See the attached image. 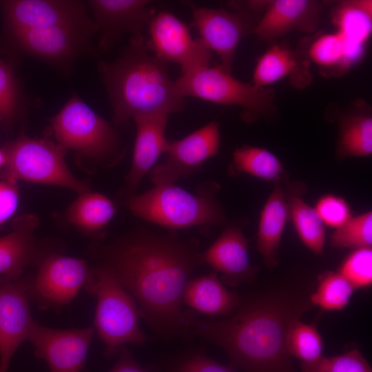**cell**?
<instances>
[{"mask_svg":"<svg viewBox=\"0 0 372 372\" xmlns=\"http://www.w3.org/2000/svg\"><path fill=\"white\" fill-rule=\"evenodd\" d=\"M196 243L174 231L138 229L97 251L107 267L133 296L142 318L160 337L190 331L192 319L183 308V294L194 269L203 263Z\"/></svg>","mask_w":372,"mask_h":372,"instance_id":"cell-1","label":"cell"},{"mask_svg":"<svg viewBox=\"0 0 372 372\" xmlns=\"http://www.w3.org/2000/svg\"><path fill=\"white\" fill-rule=\"evenodd\" d=\"M307 307H289L275 298L248 302L218 320L192 318L190 331L223 349L230 366L245 372H293L285 344L291 321Z\"/></svg>","mask_w":372,"mask_h":372,"instance_id":"cell-2","label":"cell"},{"mask_svg":"<svg viewBox=\"0 0 372 372\" xmlns=\"http://www.w3.org/2000/svg\"><path fill=\"white\" fill-rule=\"evenodd\" d=\"M99 71L116 125H126L139 115L170 114L184 107V97L169 74L167 63L148 49L143 35L131 37L119 56L101 62Z\"/></svg>","mask_w":372,"mask_h":372,"instance_id":"cell-3","label":"cell"},{"mask_svg":"<svg viewBox=\"0 0 372 372\" xmlns=\"http://www.w3.org/2000/svg\"><path fill=\"white\" fill-rule=\"evenodd\" d=\"M153 184L149 190L127 200V206L134 216L172 231L226 223V214L216 197L220 186L215 182L203 183L194 193L176 183Z\"/></svg>","mask_w":372,"mask_h":372,"instance_id":"cell-4","label":"cell"},{"mask_svg":"<svg viewBox=\"0 0 372 372\" xmlns=\"http://www.w3.org/2000/svg\"><path fill=\"white\" fill-rule=\"evenodd\" d=\"M85 290L96 299L94 329L104 344L106 358L116 355L126 344L146 342L134 298L107 267L99 265L93 268L92 280Z\"/></svg>","mask_w":372,"mask_h":372,"instance_id":"cell-5","label":"cell"},{"mask_svg":"<svg viewBox=\"0 0 372 372\" xmlns=\"http://www.w3.org/2000/svg\"><path fill=\"white\" fill-rule=\"evenodd\" d=\"M51 126L59 145L87 159L112 165L124 154L112 125L76 94L52 118Z\"/></svg>","mask_w":372,"mask_h":372,"instance_id":"cell-6","label":"cell"},{"mask_svg":"<svg viewBox=\"0 0 372 372\" xmlns=\"http://www.w3.org/2000/svg\"><path fill=\"white\" fill-rule=\"evenodd\" d=\"M175 82L184 98L192 96L217 104L240 106L242 118L249 123L261 116H271L276 110L273 88L242 82L220 65L201 67L182 74Z\"/></svg>","mask_w":372,"mask_h":372,"instance_id":"cell-7","label":"cell"},{"mask_svg":"<svg viewBox=\"0 0 372 372\" xmlns=\"http://www.w3.org/2000/svg\"><path fill=\"white\" fill-rule=\"evenodd\" d=\"M3 150L6 161L1 179L59 186L79 194L90 191L70 170L65 161L66 149L58 143L23 135Z\"/></svg>","mask_w":372,"mask_h":372,"instance_id":"cell-8","label":"cell"},{"mask_svg":"<svg viewBox=\"0 0 372 372\" xmlns=\"http://www.w3.org/2000/svg\"><path fill=\"white\" fill-rule=\"evenodd\" d=\"M96 33L99 28L93 20L87 23L30 28L11 34L24 53L68 71L82 55H96L91 43Z\"/></svg>","mask_w":372,"mask_h":372,"instance_id":"cell-9","label":"cell"},{"mask_svg":"<svg viewBox=\"0 0 372 372\" xmlns=\"http://www.w3.org/2000/svg\"><path fill=\"white\" fill-rule=\"evenodd\" d=\"M93 268L82 259L52 254L41 262L29 282V298L41 309L59 308L69 304L87 287Z\"/></svg>","mask_w":372,"mask_h":372,"instance_id":"cell-10","label":"cell"},{"mask_svg":"<svg viewBox=\"0 0 372 372\" xmlns=\"http://www.w3.org/2000/svg\"><path fill=\"white\" fill-rule=\"evenodd\" d=\"M147 30L148 49L167 63L178 64L182 74L210 65L212 52L199 37L193 39L189 27L174 14L155 12Z\"/></svg>","mask_w":372,"mask_h":372,"instance_id":"cell-11","label":"cell"},{"mask_svg":"<svg viewBox=\"0 0 372 372\" xmlns=\"http://www.w3.org/2000/svg\"><path fill=\"white\" fill-rule=\"evenodd\" d=\"M192 11L191 25L196 28L199 38L220 58V66L231 73L238 44L242 37L253 32L257 22L253 20L254 12L247 10H227L189 5Z\"/></svg>","mask_w":372,"mask_h":372,"instance_id":"cell-12","label":"cell"},{"mask_svg":"<svg viewBox=\"0 0 372 372\" xmlns=\"http://www.w3.org/2000/svg\"><path fill=\"white\" fill-rule=\"evenodd\" d=\"M94 333L93 327L57 329L34 320L28 335L34 354L50 372H81Z\"/></svg>","mask_w":372,"mask_h":372,"instance_id":"cell-13","label":"cell"},{"mask_svg":"<svg viewBox=\"0 0 372 372\" xmlns=\"http://www.w3.org/2000/svg\"><path fill=\"white\" fill-rule=\"evenodd\" d=\"M220 146L219 123L216 121L181 139L169 141L164 163L156 165L150 172L152 183H176L180 177L191 176L218 152Z\"/></svg>","mask_w":372,"mask_h":372,"instance_id":"cell-14","label":"cell"},{"mask_svg":"<svg viewBox=\"0 0 372 372\" xmlns=\"http://www.w3.org/2000/svg\"><path fill=\"white\" fill-rule=\"evenodd\" d=\"M28 279L0 277V368L8 372L34 322L29 307Z\"/></svg>","mask_w":372,"mask_h":372,"instance_id":"cell-15","label":"cell"},{"mask_svg":"<svg viewBox=\"0 0 372 372\" xmlns=\"http://www.w3.org/2000/svg\"><path fill=\"white\" fill-rule=\"evenodd\" d=\"M94 21L99 28V49L110 51L126 34L141 36L155 13L152 1L92 0Z\"/></svg>","mask_w":372,"mask_h":372,"instance_id":"cell-16","label":"cell"},{"mask_svg":"<svg viewBox=\"0 0 372 372\" xmlns=\"http://www.w3.org/2000/svg\"><path fill=\"white\" fill-rule=\"evenodd\" d=\"M10 32L34 28L92 21L80 1L12 0L3 1Z\"/></svg>","mask_w":372,"mask_h":372,"instance_id":"cell-17","label":"cell"},{"mask_svg":"<svg viewBox=\"0 0 372 372\" xmlns=\"http://www.w3.org/2000/svg\"><path fill=\"white\" fill-rule=\"evenodd\" d=\"M327 1L273 0L265 2V12L253 32L262 41L273 42L293 31L313 32Z\"/></svg>","mask_w":372,"mask_h":372,"instance_id":"cell-18","label":"cell"},{"mask_svg":"<svg viewBox=\"0 0 372 372\" xmlns=\"http://www.w3.org/2000/svg\"><path fill=\"white\" fill-rule=\"evenodd\" d=\"M169 114L163 112L139 115L133 118L136 125L132 165L125 182L131 196L143 178L151 172L163 154L169 140L165 131Z\"/></svg>","mask_w":372,"mask_h":372,"instance_id":"cell-19","label":"cell"},{"mask_svg":"<svg viewBox=\"0 0 372 372\" xmlns=\"http://www.w3.org/2000/svg\"><path fill=\"white\" fill-rule=\"evenodd\" d=\"M207 263L223 275L225 281L236 285L253 271L249 260L248 241L238 225L227 226L214 242L200 254Z\"/></svg>","mask_w":372,"mask_h":372,"instance_id":"cell-20","label":"cell"},{"mask_svg":"<svg viewBox=\"0 0 372 372\" xmlns=\"http://www.w3.org/2000/svg\"><path fill=\"white\" fill-rule=\"evenodd\" d=\"M285 77L298 88L308 85L311 81L309 63L287 44L271 42L256 63L252 83L268 87Z\"/></svg>","mask_w":372,"mask_h":372,"instance_id":"cell-21","label":"cell"},{"mask_svg":"<svg viewBox=\"0 0 372 372\" xmlns=\"http://www.w3.org/2000/svg\"><path fill=\"white\" fill-rule=\"evenodd\" d=\"M288 218L289 207L283 183H274L260 212L256 241L257 249L269 269L279 263V248Z\"/></svg>","mask_w":372,"mask_h":372,"instance_id":"cell-22","label":"cell"},{"mask_svg":"<svg viewBox=\"0 0 372 372\" xmlns=\"http://www.w3.org/2000/svg\"><path fill=\"white\" fill-rule=\"evenodd\" d=\"M37 223L34 216L23 215L15 219L10 233L0 237V277L21 278L35 255L34 231Z\"/></svg>","mask_w":372,"mask_h":372,"instance_id":"cell-23","label":"cell"},{"mask_svg":"<svg viewBox=\"0 0 372 372\" xmlns=\"http://www.w3.org/2000/svg\"><path fill=\"white\" fill-rule=\"evenodd\" d=\"M183 303L202 314L219 316L231 314L240 306V300L211 272L189 280L183 291Z\"/></svg>","mask_w":372,"mask_h":372,"instance_id":"cell-24","label":"cell"},{"mask_svg":"<svg viewBox=\"0 0 372 372\" xmlns=\"http://www.w3.org/2000/svg\"><path fill=\"white\" fill-rule=\"evenodd\" d=\"M365 45L347 41L337 32L322 34L309 47V59L324 74H342L358 63Z\"/></svg>","mask_w":372,"mask_h":372,"instance_id":"cell-25","label":"cell"},{"mask_svg":"<svg viewBox=\"0 0 372 372\" xmlns=\"http://www.w3.org/2000/svg\"><path fill=\"white\" fill-rule=\"evenodd\" d=\"M338 125L335 151L338 159L366 157L372 154V117L364 102L358 101L353 110L342 115Z\"/></svg>","mask_w":372,"mask_h":372,"instance_id":"cell-26","label":"cell"},{"mask_svg":"<svg viewBox=\"0 0 372 372\" xmlns=\"http://www.w3.org/2000/svg\"><path fill=\"white\" fill-rule=\"evenodd\" d=\"M228 173L231 176L245 174L273 183L287 180L282 163L275 154L264 147L249 145L234 150Z\"/></svg>","mask_w":372,"mask_h":372,"instance_id":"cell-27","label":"cell"},{"mask_svg":"<svg viewBox=\"0 0 372 372\" xmlns=\"http://www.w3.org/2000/svg\"><path fill=\"white\" fill-rule=\"evenodd\" d=\"M300 189L290 186L285 192L289 207V218L302 243L316 254L323 252L326 240L324 225L314 207L302 198Z\"/></svg>","mask_w":372,"mask_h":372,"instance_id":"cell-28","label":"cell"},{"mask_svg":"<svg viewBox=\"0 0 372 372\" xmlns=\"http://www.w3.org/2000/svg\"><path fill=\"white\" fill-rule=\"evenodd\" d=\"M115 214V205L108 197L88 191L79 194L68 211V218L79 229L94 234L104 229Z\"/></svg>","mask_w":372,"mask_h":372,"instance_id":"cell-29","label":"cell"},{"mask_svg":"<svg viewBox=\"0 0 372 372\" xmlns=\"http://www.w3.org/2000/svg\"><path fill=\"white\" fill-rule=\"evenodd\" d=\"M332 21L347 41L365 45L372 30V1H341L333 10Z\"/></svg>","mask_w":372,"mask_h":372,"instance_id":"cell-30","label":"cell"},{"mask_svg":"<svg viewBox=\"0 0 372 372\" xmlns=\"http://www.w3.org/2000/svg\"><path fill=\"white\" fill-rule=\"evenodd\" d=\"M285 344L288 354L300 360L302 363H311L322 356L323 341L318 329L298 318L290 322Z\"/></svg>","mask_w":372,"mask_h":372,"instance_id":"cell-31","label":"cell"},{"mask_svg":"<svg viewBox=\"0 0 372 372\" xmlns=\"http://www.w3.org/2000/svg\"><path fill=\"white\" fill-rule=\"evenodd\" d=\"M353 287L338 272L324 271L318 279L310 302L327 311H340L349 302Z\"/></svg>","mask_w":372,"mask_h":372,"instance_id":"cell-32","label":"cell"},{"mask_svg":"<svg viewBox=\"0 0 372 372\" xmlns=\"http://www.w3.org/2000/svg\"><path fill=\"white\" fill-rule=\"evenodd\" d=\"M330 244L337 248L359 249L372 245V212L351 216L344 224L336 228L330 238Z\"/></svg>","mask_w":372,"mask_h":372,"instance_id":"cell-33","label":"cell"},{"mask_svg":"<svg viewBox=\"0 0 372 372\" xmlns=\"http://www.w3.org/2000/svg\"><path fill=\"white\" fill-rule=\"evenodd\" d=\"M302 372H372L371 367L355 348L341 355L324 357L311 363L301 364Z\"/></svg>","mask_w":372,"mask_h":372,"instance_id":"cell-34","label":"cell"},{"mask_svg":"<svg viewBox=\"0 0 372 372\" xmlns=\"http://www.w3.org/2000/svg\"><path fill=\"white\" fill-rule=\"evenodd\" d=\"M338 272L354 289L370 286L372 283L371 247L353 249L344 260Z\"/></svg>","mask_w":372,"mask_h":372,"instance_id":"cell-35","label":"cell"},{"mask_svg":"<svg viewBox=\"0 0 372 372\" xmlns=\"http://www.w3.org/2000/svg\"><path fill=\"white\" fill-rule=\"evenodd\" d=\"M21 97L12 68L0 59V118L8 122L18 114Z\"/></svg>","mask_w":372,"mask_h":372,"instance_id":"cell-36","label":"cell"},{"mask_svg":"<svg viewBox=\"0 0 372 372\" xmlns=\"http://www.w3.org/2000/svg\"><path fill=\"white\" fill-rule=\"evenodd\" d=\"M314 209L324 225L335 229L342 226L352 216L347 201L331 194L320 197Z\"/></svg>","mask_w":372,"mask_h":372,"instance_id":"cell-37","label":"cell"},{"mask_svg":"<svg viewBox=\"0 0 372 372\" xmlns=\"http://www.w3.org/2000/svg\"><path fill=\"white\" fill-rule=\"evenodd\" d=\"M167 372H236L230 366L221 364L202 352H193L176 359Z\"/></svg>","mask_w":372,"mask_h":372,"instance_id":"cell-38","label":"cell"},{"mask_svg":"<svg viewBox=\"0 0 372 372\" xmlns=\"http://www.w3.org/2000/svg\"><path fill=\"white\" fill-rule=\"evenodd\" d=\"M19 201L17 183L0 179V227L15 214Z\"/></svg>","mask_w":372,"mask_h":372,"instance_id":"cell-39","label":"cell"},{"mask_svg":"<svg viewBox=\"0 0 372 372\" xmlns=\"http://www.w3.org/2000/svg\"><path fill=\"white\" fill-rule=\"evenodd\" d=\"M118 354L117 362L108 372H149L136 361L125 346L119 349Z\"/></svg>","mask_w":372,"mask_h":372,"instance_id":"cell-40","label":"cell"},{"mask_svg":"<svg viewBox=\"0 0 372 372\" xmlns=\"http://www.w3.org/2000/svg\"><path fill=\"white\" fill-rule=\"evenodd\" d=\"M6 161V157L3 148H0V171L2 170Z\"/></svg>","mask_w":372,"mask_h":372,"instance_id":"cell-41","label":"cell"},{"mask_svg":"<svg viewBox=\"0 0 372 372\" xmlns=\"http://www.w3.org/2000/svg\"><path fill=\"white\" fill-rule=\"evenodd\" d=\"M0 372H3V371H1V368H0Z\"/></svg>","mask_w":372,"mask_h":372,"instance_id":"cell-42","label":"cell"},{"mask_svg":"<svg viewBox=\"0 0 372 372\" xmlns=\"http://www.w3.org/2000/svg\"><path fill=\"white\" fill-rule=\"evenodd\" d=\"M0 121H1V118H0Z\"/></svg>","mask_w":372,"mask_h":372,"instance_id":"cell-43","label":"cell"}]
</instances>
